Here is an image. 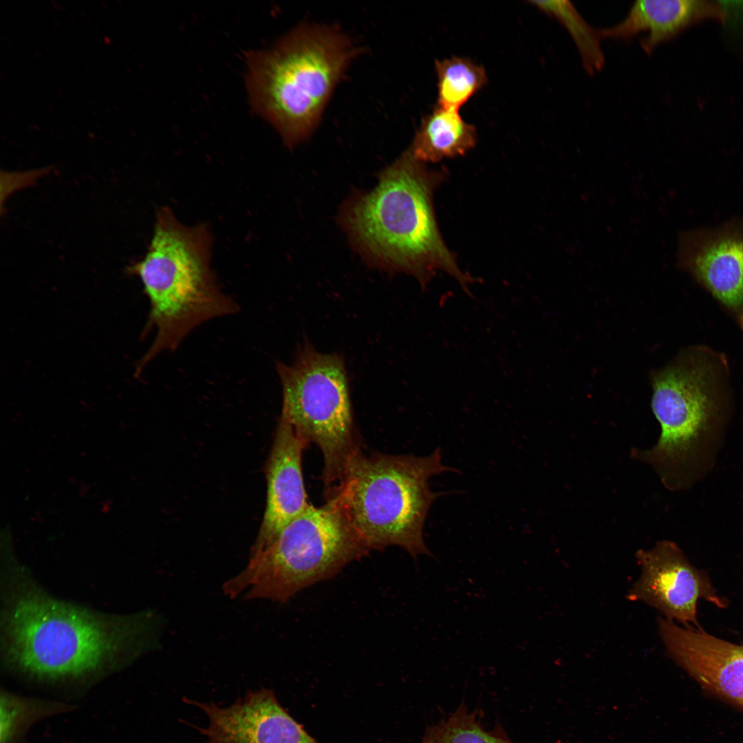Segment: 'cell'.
Listing matches in <instances>:
<instances>
[{"label": "cell", "mask_w": 743, "mask_h": 743, "mask_svg": "<svg viewBox=\"0 0 743 743\" xmlns=\"http://www.w3.org/2000/svg\"><path fill=\"white\" fill-rule=\"evenodd\" d=\"M5 549L0 564V655L10 672L84 682L122 669L159 644L154 611L105 612L50 594Z\"/></svg>", "instance_id": "obj_1"}, {"label": "cell", "mask_w": 743, "mask_h": 743, "mask_svg": "<svg viewBox=\"0 0 743 743\" xmlns=\"http://www.w3.org/2000/svg\"><path fill=\"white\" fill-rule=\"evenodd\" d=\"M445 175L429 170L408 149L380 173L372 191L347 202L342 224L373 266L411 275L423 289L442 270L472 296L469 287L475 280L458 267L435 219L433 193Z\"/></svg>", "instance_id": "obj_2"}, {"label": "cell", "mask_w": 743, "mask_h": 743, "mask_svg": "<svg viewBox=\"0 0 743 743\" xmlns=\"http://www.w3.org/2000/svg\"><path fill=\"white\" fill-rule=\"evenodd\" d=\"M652 409L661 433L631 456L650 464L671 491L688 488L711 466L731 409L726 356L705 345L683 350L653 378Z\"/></svg>", "instance_id": "obj_3"}, {"label": "cell", "mask_w": 743, "mask_h": 743, "mask_svg": "<svg viewBox=\"0 0 743 743\" xmlns=\"http://www.w3.org/2000/svg\"><path fill=\"white\" fill-rule=\"evenodd\" d=\"M212 236L200 224L180 222L168 207L160 208L144 257L127 268L140 280L149 302L144 335L155 331L135 374L164 352L176 350L203 323L235 314L238 304L217 284L211 267Z\"/></svg>", "instance_id": "obj_4"}, {"label": "cell", "mask_w": 743, "mask_h": 743, "mask_svg": "<svg viewBox=\"0 0 743 743\" xmlns=\"http://www.w3.org/2000/svg\"><path fill=\"white\" fill-rule=\"evenodd\" d=\"M355 54L335 28L301 25L268 50L248 52L247 88L253 110L290 147L308 138Z\"/></svg>", "instance_id": "obj_5"}, {"label": "cell", "mask_w": 743, "mask_h": 743, "mask_svg": "<svg viewBox=\"0 0 743 743\" xmlns=\"http://www.w3.org/2000/svg\"><path fill=\"white\" fill-rule=\"evenodd\" d=\"M451 471H456L442 464L440 448L422 457L361 451L325 498L335 502L371 550L395 546L414 559L433 557L424 526L433 502L443 493L432 491L429 480Z\"/></svg>", "instance_id": "obj_6"}, {"label": "cell", "mask_w": 743, "mask_h": 743, "mask_svg": "<svg viewBox=\"0 0 743 743\" xmlns=\"http://www.w3.org/2000/svg\"><path fill=\"white\" fill-rule=\"evenodd\" d=\"M372 551L332 499L310 505L222 590L230 598L286 603L301 590L330 579Z\"/></svg>", "instance_id": "obj_7"}, {"label": "cell", "mask_w": 743, "mask_h": 743, "mask_svg": "<svg viewBox=\"0 0 743 743\" xmlns=\"http://www.w3.org/2000/svg\"><path fill=\"white\" fill-rule=\"evenodd\" d=\"M281 412L323 457L325 494L341 482L350 460L363 451L356 429L344 358L318 352L305 341L291 365L277 362Z\"/></svg>", "instance_id": "obj_8"}, {"label": "cell", "mask_w": 743, "mask_h": 743, "mask_svg": "<svg viewBox=\"0 0 743 743\" xmlns=\"http://www.w3.org/2000/svg\"><path fill=\"white\" fill-rule=\"evenodd\" d=\"M636 557L642 574L629 598L658 609L668 620L698 627L696 607L700 598L720 607L726 606L707 575L693 567L673 541H658L649 550H638Z\"/></svg>", "instance_id": "obj_9"}, {"label": "cell", "mask_w": 743, "mask_h": 743, "mask_svg": "<svg viewBox=\"0 0 743 743\" xmlns=\"http://www.w3.org/2000/svg\"><path fill=\"white\" fill-rule=\"evenodd\" d=\"M678 247V266L743 330V222L683 232Z\"/></svg>", "instance_id": "obj_10"}, {"label": "cell", "mask_w": 743, "mask_h": 743, "mask_svg": "<svg viewBox=\"0 0 743 743\" xmlns=\"http://www.w3.org/2000/svg\"><path fill=\"white\" fill-rule=\"evenodd\" d=\"M208 719L200 729L208 743H319L279 703L274 692L249 691L231 705L186 699Z\"/></svg>", "instance_id": "obj_11"}, {"label": "cell", "mask_w": 743, "mask_h": 743, "mask_svg": "<svg viewBox=\"0 0 743 743\" xmlns=\"http://www.w3.org/2000/svg\"><path fill=\"white\" fill-rule=\"evenodd\" d=\"M664 643L674 660L707 692L743 712V645L660 619Z\"/></svg>", "instance_id": "obj_12"}, {"label": "cell", "mask_w": 743, "mask_h": 743, "mask_svg": "<svg viewBox=\"0 0 743 743\" xmlns=\"http://www.w3.org/2000/svg\"><path fill=\"white\" fill-rule=\"evenodd\" d=\"M309 444L281 412L266 465V508L250 556L268 548L310 505L302 471L303 453Z\"/></svg>", "instance_id": "obj_13"}, {"label": "cell", "mask_w": 743, "mask_h": 743, "mask_svg": "<svg viewBox=\"0 0 743 743\" xmlns=\"http://www.w3.org/2000/svg\"><path fill=\"white\" fill-rule=\"evenodd\" d=\"M705 19L726 21L727 14L721 1L640 0L633 3L621 22L601 30L600 33L601 38L624 40L647 32L640 43L649 54L661 43Z\"/></svg>", "instance_id": "obj_14"}, {"label": "cell", "mask_w": 743, "mask_h": 743, "mask_svg": "<svg viewBox=\"0 0 743 743\" xmlns=\"http://www.w3.org/2000/svg\"><path fill=\"white\" fill-rule=\"evenodd\" d=\"M476 141L475 127L466 122L457 110L436 106L422 121L409 150L417 160L434 163L464 155Z\"/></svg>", "instance_id": "obj_15"}, {"label": "cell", "mask_w": 743, "mask_h": 743, "mask_svg": "<svg viewBox=\"0 0 743 743\" xmlns=\"http://www.w3.org/2000/svg\"><path fill=\"white\" fill-rule=\"evenodd\" d=\"M438 107L458 110L487 83L484 68L464 57L435 61Z\"/></svg>", "instance_id": "obj_16"}, {"label": "cell", "mask_w": 743, "mask_h": 743, "mask_svg": "<svg viewBox=\"0 0 743 743\" xmlns=\"http://www.w3.org/2000/svg\"><path fill=\"white\" fill-rule=\"evenodd\" d=\"M420 743H513L502 726L486 730L477 710L462 702L449 716L429 726Z\"/></svg>", "instance_id": "obj_17"}, {"label": "cell", "mask_w": 743, "mask_h": 743, "mask_svg": "<svg viewBox=\"0 0 743 743\" xmlns=\"http://www.w3.org/2000/svg\"><path fill=\"white\" fill-rule=\"evenodd\" d=\"M533 4L555 17L568 31L588 74L601 70L605 64L600 30L592 27L568 1H532Z\"/></svg>", "instance_id": "obj_18"}]
</instances>
